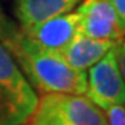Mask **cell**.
<instances>
[{
  "mask_svg": "<svg viewBox=\"0 0 125 125\" xmlns=\"http://www.w3.org/2000/svg\"><path fill=\"white\" fill-rule=\"evenodd\" d=\"M27 124L29 125H107L106 115L86 96L43 93Z\"/></svg>",
  "mask_w": 125,
  "mask_h": 125,
  "instance_id": "cell-3",
  "label": "cell"
},
{
  "mask_svg": "<svg viewBox=\"0 0 125 125\" xmlns=\"http://www.w3.org/2000/svg\"><path fill=\"white\" fill-rule=\"evenodd\" d=\"M124 106H125V104H124Z\"/></svg>",
  "mask_w": 125,
  "mask_h": 125,
  "instance_id": "cell-13",
  "label": "cell"
},
{
  "mask_svg": "<svg viewBox=\"0 0 125 125\" xmlns=\"http://www.w3.org/2000/svg\"><path fill=\"white\" fill-rule=\"evenodd\" d=\"M9 27L7 24H6V21L3 20V17H1V14H0V36L4 33V31H6V28Z\"/></svg>",
  "mask_w": 125,
  "mask_h": 125,
  "instance_id": "cell-12",
  "label": "cell"
},
{
  "mask_svg": "<svg viewBox=\"0 0 125 125\" xmlns=\"http://www.w3.org/2000/svg\"><path fill=\"white\" fill-rule=\"evenodd\" d=\"M20 31L38 45L61 53L81 33V15L78 11H71L35 27L20 28Z\"/></svg>",
  "mask_w": 125,
  "mask_h": 125,
  "instance_id": "cell-6",
  "label": "cell"
},
{
  "mask_svg": "<svg viewBox=\"0 0 125 125\" xmlns=\"http://www.w3.org/2000/svg\"><path fill=\"white\" fill-rule=\"evenodd\" d=\"M85 93L100 110L125 104V82L120 74L113 49L90 67Z\"/></svg>",
  "mask_w": 125,
  "mask_h": 125,
  "instance_id": "cell-4",
  "label": "cell"
},
{
  "mask_svg": "<svg viewBox=\"0 0 125 125\" xmlns=\"http://www.w3.org/2000/svg\"><path fill=\"white\" fill-rule=\"evenodd\" d=\"M113 50H114V56H115V61L118 65V70H120V74L125 82V38L115 42Z\"/></svg>",
  "mask_w": 125,
  "mask_h": 125,
  "instance_id": "cell-10",
  "label": "cell"
},
{
  "mask_svg": "<svg viewBox=\"0 0 125 125\" xmlns=\"http://www.w3.org/2000/svg\"><path fill=\"white\" fill-rule=\"evenodd\" d=\"M115 42L111 40H99L88 36L79 35L68 45L61 56L68 65L78 71H86L97 61H100L110 50L114 47Z\"/></svg>",
  "mask_w": 125,
  "mask_h": 125,
  "instance_id": "cell-8",
  "label": "cell"
},
{
  "mask_svg": "<svg viewBox=\"0 0 125 125\" xmlns=\"http://www.w3.org/2000/svg\"><path fill=\"white\" fill-rule=\"evenodd\" d=\"M76 11L81 15L82 35L111 42L125 38L110 0H82Z\"/></svg>",
  "mask_w": 125,
  "mask_h": 125,
  "instance_id": "cell-5",
  "label": "cell"
},
{
  "mask_svg": "<svg viewBox=\"0 0 125 125\" xmlns=\"http://www.w3.org/2000/svg\"><path fill=\"white\" fill-rule=\"evenodd\" d=\"M107 125H125V106L118 104L104 110Z\"/></svg>",
  "mask_w": 125,
  "mask_h": 125,
  "instance_id": "cell-9",
  "label": "cell"
},
{
  "mask_svg": "<svg viewBox=\"0 0 125 125\" xmlns=\"http://www.w3.org/2000/svg\"><path fill=\"white\" fill-rule=\"evenodd\" d=\"M0 40L13 56L28 83L42 94H85L88 83L85 71L68 65L61 53L38 45L20 29L10 27L6 28Z\"/></svg>",
  "mask_w": 125,
  "mask_h": 125,
  "instance_id": "cell-1",
  "label": "cell"
},
{
  "mask_svg": "<svg viewBox=\"0 0 125 125\" xmlns=\"http://www.w3.org/2000/svg\"><path fill=\"white\" fill-rule=\"evenodd\" d=\"M82 0H15L14 14L20 28H31L71 13Z\"/></svg>",
  "mask_w": 125,
  "mask_h": 125,
  "instance_id": "cell-7",
  "label": "cell"
},
{
  "mask_svg": "<svg viewBox=\"0 0 125 125\" xmlns=\"http://www.w3.org/2000/svg\"><path fill=\"white\" fill-rule=\"evenodd\" d=\"M110 1H111L113 7H114V11L117 14L121 31H122V33L125 36V0H110Z\"/></svg>",
  "mask_w": 125,
  "mask_h": 125,
  "instance_id": "cell-11",
  "label": "cell"
},
{
  "mask_svg": "<svg viewBox=\"0 0 125 125\" xmlns=\"http://www.w3.org/2000/svg\"><path fill=\"white\" fill-rule=\"evenodd\" d=\"M38 96L0 42V125L27 124Z\"/></svg>",
  "mask_w": 125,
  "mask_h": 125,
  "instance_id": "cell-2",
  "label": "cell"
}]
</instances>
